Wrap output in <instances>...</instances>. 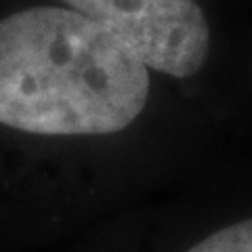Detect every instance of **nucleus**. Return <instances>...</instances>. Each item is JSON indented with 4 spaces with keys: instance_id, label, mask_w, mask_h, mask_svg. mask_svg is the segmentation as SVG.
<instances>
[{
    "instance_id": "f257e3e1",
    "label": "nucleus",
    "mask_w": 252,
    "mask_h": 252,
    "mask_svg": "<svg viewBox=\"0 0 252 252\" xmlns=\"http://www.w3.org/2000/svg\"><path fill=\"white\" fill-rule=\"evenodd\" d=\"M149 72L72 9L0 19V124L36 135H109L143 112Z\"/></svg>"
},
{
    "instance_id": "7ed1b4c3",
    "label": "nucleus",
    "mask_w": 252,
    "mask_h": 252,
    "mask_svg": "<svg viewBox=\"0 0 252 252\" xmlns=\"http://www.w3.org/2000/svg\"><path fill=\"white\" fill-rule=\"evenodd\" d=\"M187 252H252V223L240 220L231 227H225Z\"/></svg>"
},
{
    "instance_id": "f03ea898",
    "label": "nucleus",
    "mask_w": 252,
    "mask_h": 252,
    "mask_svg": "<svg viewBox=\"0 0 252 252\" xmlns=\"http://www.w3.org/2000/svg\"><path fill=\"white\" fill-rule=\"evenodd\" d=\"M94 21L149 69L198 74L210 53V28L195 0H63Z\"/></svg>"
}]
</instances>
